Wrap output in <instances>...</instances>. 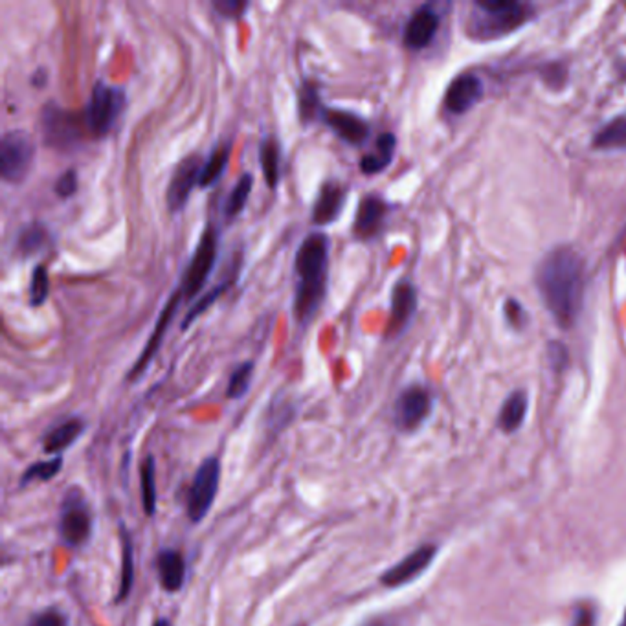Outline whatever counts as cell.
Instances as JSON below:
<instances>
[{"mask_svg": "<svg viewBox=\"0 0 626 626\" xmlns=\"http://www.w3.org/2000/svg\"><path fill=\"white\" fill-rule=\"evenodd\" d=\"M540 296L561 327H571L582 307L584 261L570 247L551 250L537 270Z\"/></svg>", "mask_w": 626, "mask_h": 626, "instance_id": "6da1fadb", "label": "cell"}, {"mask_svg": "<svg viewBox=\"0 0 626 626\" xmlns=\"http://www.w3.org/2000/svg\"><path fill=\"white\" fill-rule=\"evenodd\" d=\"M533 17V8L512 0H476L467 21V33L476 41H495Z\"/></svg>", "mask_w": 626, "mask_h": 626, "instance_id": "7a4b0ae2", "label": "cell"}, {"mask_svg": "<svg viewBox=\"0 0 626 626\" xmlns=\"http://www.w3.org/2000/svg\"><path fill=\"white\" fill-rule=\"evenodd\" d=\"M127 96L125 90L109 83L97 81L92 89V94L87 101L83 118L90 136L101 138L106 136L120 118L125 109Z\"/></svg>", "mask_w": 626, "mask_h": 626, "instance_id": "3957f363", "label": "cell"}, {"mask_svg": "<svg viewBox=\"0 0 626 626\" xmlns=\"http://www.w3.org/2000/svg\"><path fill=\"white\" fill-rule=\"evenodd\" d=\"M36 158V144L24 131H8L0 142V173L6 182H22Z\"/></svg>", "mask_w": 626, "mask_h": 626, "instance_id": "277c9868", "label": "cell"}, {"mask_svg": "<svg viewBox=\"0 0 626 626\" xmlns=\"http://www.w3.org/2000/svg\"><path fill=\"white\" fill-rule=\"evenodd\" d=\"M217 259V232L214 226H206L200 235L199 245L193 252V258L182 275V283L179 287L184 300H193L204 287L210 277Z\"/></svg>", "mask_w": 626, "mask_h": 626, "instance_id": "5b68a950", "label": "cell"}, {"mask_svg": "<svg viewBox=\"0 0 626 626\" xmlns=\"http://www.w3.org/2000/svg\"><path fill=\"white\" fill-rule=\"evenodd\" d=\"M221 481V463L217 458H207L200 463L199 470L195 472L193 483L188 493V518L193 524H199L210 512Z\"/></svg>", "mask_w": 626, "mask_h": 626, "instance_id": "8992f818", "label": "cell"}, {"mask_svg": "<svg viewBox=\"0 0 626 626\" xmlns=\"http://www.w3.org/2000/svg\"><path fill=\"white\" fill-rule=\"evenodd\" d=\"M43 131L47 142L55 149H72L85 134H90L83 113L63 111L55 106L43 111Z\"/></svg>", "mask_w": 626, "mask_h": 626, "instance_id": "52a82bcc", "label": "cell"}, {"mask_svg": "<svg viewBox=\"0 0 626 626\" xmlns=\"http://www.w3.org/2000/svg\"><path fill=\"white\" fill-rule=\"evenodd\" d=\"M327 263H329V239L326 233H310L300 245L294 268L300 283H327Z\"/></svg>", "mask_w": 626, "mask_h": 626, "instance_id": "ba28073f", "label": "cell"}, {"mask_svg": "<svg viewBox=\"0 0 626 626\" xmlns=\"http://www.w3.org/2000/svg\"><path fill=\"white\" fill-rule=\"evenodd\" d=\"M202 165H204V160L199 155H188L179 162L175 171H173V177L167 186L169 212L177 214L184 210V206L191 195V190L199 186Z\"/></svg>", "mask_w": 626, "mask_h": 626, "instance_id": "9c48e42d", "label": "cell"}, {"mask_svg": "<svg viewBox=\"0 0 626 626\" xmlns=\"http://www.w3.org/2000/svg\"><path fill=\"white\" fill-rule=\"evenodd\" d=\"M92 531V518L87 503L78 496L71 495L63 503L61 520H59V533L61 538L72 547L83 546Z\"/></svg>", "mask_w": 626, "mask_h": 626, "instance_id": "30bf717a", "label": "cell"}, {"mask_svg": "<svg viewBox=\"0 0 626 626\" xmlns=\"http://www.w3.org/2000/svg\"><path fill=\"white\" fill-rule=\"evenodd\" d=\"M432 408L430 393L421 386H411L401 393L395 404V425L404 430L411 432L417 427H421L423 421L428 417Z\"/></svg>", "mask_w": 626, "mask_h": 626, "instance_id": "8fae6325", "label": "cell"}, {"mask_svg": "<svg viewBox=\"0 0 626 626\" xmlns=\"http://www.w3.org/2000/svg\"><path fill=\"white\" fill-rule=\"evenodd\" d=\"M182 300H184V298H182V294H181L179 289L171 294V298L167 300L165 307H164L162 312H160L158 322H156V326H155V329H153V333H151V338L148 340V343H146V347H144L142 355L138 357V360L134 362V366L131 368V371H129V375H127L129 380L138 378V376H140V375L148 369V366L151 364V360H153L155 355L158 353L160 343H162V340H164V334H165V331H167V327H169L173 317H175V312H177V309H179V303H181Z\"/></svg>", "mask_w": 626, "mask_h": 626, "instance_id": "7c38bea8", "label": "cell"}, {"mask_svg": "<svg viewBox=\"0 0 626 626\" xmlns=\"http://www.w3.org/2000/svg\"><path fill=\"white\" fill-rule=\"evenodd\" d=\"M437 549L434 546H421L413 553H410L406 559L397 563L393 568H390L385 575L380 577V582L388 588H399L413 579L419 577L434 561Z\"/></svg>", "mask_w": 626, "mask_h": 626, "instance_id": "4fadbf2b", "label": "cell"}, {"mask_svg": "<svg viewBox=\"0 0 626 626\" xmlns=\"http://www.w3.org/2000/svg\"><path fill=\"white\" fill-rule=\"evenodd\" d=\"M439 28V13L430 4L417 8L404 26V45L410 50L427 48Z\"/></svg>", "mask_w": 626, "mask_h": 626, "instance_id": "5bb4252c", "label": "cell"}, {"mask_svg": "<svg viewBox=\"0 0 626 626\" xmlns=\"http://www.w3.org/2000/svg\"><path fill=\"white\" fill-rule=\"evenodd\" d=\"M388 202L380 199L378 195H366L359 202L357 217L353 223V233L357 239L368 241L373 239L385 224V219L388 216Z\"/></svg>", "mask_w": 626, "mask_h": 626, "instance_id": "9a60e30c", "label": "cell"}, {"mask_svg": "<svg viewBox=\"0 0 626 626\" xmlns=\"http://www.w3.org/2000/svg\"><path fill=\"white\" fill-rule=\"evenodd\" d=\"M483 96V83L474 74H461L452 81L444 94V107L452 114L470 111Z\"/></svg>", "mask_w": 626, "mask_h": 626, "instance_id": "2e32d148", "label": "cell"}, {"mask_svg": "<svg viewBox=\"0 0 626 626\" xmlns=\"http://www.w3.org/2000/svg\"><path fill=\"white\" fill-rule=\"evenodd\" d=\"M322 120L334 131L336 136L351 146H362L369 136V123L350 111L326 107Z\"/></svg>", "mask_w": 626, "mask_h": 626, "instance_id": "e0dca14e", "label": "cell"}, {"mask_svg": "<svg viewBox=\"0 0 626 626\" xmlns=\"http://www.w3.org/2000/svg\"><path fill=\"white\" fill-rule=\"evenodd\" d=\"M343 204H345V188L336 181L324 182L315 200V206H312V214H310L312 223L318 226L333 224L342 214Z\"/></svg>", "mask_w": 626, "mask_h": 626, "instance_id": "ac0fdd59", "label": "cell"}, {"mask_svg": "<svg viewBox=\"0 0 626 626\" xmlns=\"http://www.w3.org/2000/svg\"><path fill=\"white\" fill-rule=\"evenodd\" d=\"M415 309H417L415 287L410 282L397 283L393 289V294H392V312H390V322H388V331H386L388 338L397 336L406 329L408 322L413 317Z\"/></svg>", "mask_w": 626, "mask_h": 626, "instance_id": "d6986e66", "label": "cell"}, {"mask_svg": "<svg viewBox=\"0 0 626 626\" xmlns=\"http://www.w3.org/2000/svg\"><path fill=\"white\" fill-rule=\"evenodd\" d=\"M158 577L160 584L169 594H175L184 584L186 579V563L182 554L175 549H164L158 553Z\"/></svg>", "mask_w": 626, "mask_h": 626, "instance_id": "ffe728a7", "label": "cell"}, {"mask_svg": "<svg viewBox=\"0 0 626 626\" xmlns=\"http://www.w3.org/2000/svg\"><path fill=\"white\" fill-rule=\"evenodd\" d=\"M395 148H397V138L392 132H382L376 138L375 149L360 158V171L368 177L385 171L393 160Z\"/></svg>", "mask_w": 626, "mask_h": 626, "instance_id": "44dd1931", "label": "cell"}, {"mask_svg": "<svg viewBox=\"0 0 626 626\" xmlns=\"http://www.w3.org/2000/svg\"><path fill=\"white\" fill-rule=\"evenodd\" d=\"M85 430V423L81 419H68L66 423L55 427L45 439V450L48 454H59L71 444H74Z\"/></svg>", "mask_w": 626, "mask_h": 626, "instance_id": "7402d4cb", "label": "cell"}, {"mask_svg": "<svg viewBox=\"0 0 626 626\" xmlns=\"http://www.w3.org/2000/svg\"><path fill=\"white\" fill-rule=\"evenodd\" d=\"M230 153H232V146L230 144H219L210 153V156L204 160L199 188H210L216 182H219V179L224 175V171L228 167Z\"/></svg>", "mask_w": 626, "mask_h": 626, "instance_id": "603a6c76", "label": "cell"}, {"mask_svg": "<svg viewBox=\"0 0 626 626\" xmlns=\"http://www.w3.org/2000/svg\"><path fill=\"white\" fill-rule=\"evenodd\" d=\"M120 538H122V580L116 601L122 603L129 597L131 589L134 586V544L131 533L122 526L120 528Z\"/></svg>", "mask_w": 626, "mask_h": 626, "instance_id": "cb8c5ba5", "label": "cell"}, {"mask_svg": "<svg viewBox=\"0 0 626 626\" xmlns=\"http://www.w3.org/2000/svg\"><path fill=\"white\" fill-rule=\"evenodd\" d=\"M239 266H241V263L237 261V263H232V270H230V274L224 277V282L223 283H219L217 287H214L210 292H207V294H204L191 309H190V312H188V315H186V318H184V322H182V329H188L190 327V324L197 318V317H200L202 315V312L204 310H207V307H212L233 283H237V275H239Z\"/></svg>", "mask_w": 626, "mask_h": 626, "instance_id": "d4e9b609", "label": "cell"}, {"mask_svg": "<svg viewBox=\"0 0 626 626\" xmlns=\"http://www.w3.org/2000/svg\"><path fill=\"white\" fill-rule=\"evenodd\" d=\"M324 109L318 87L312 81H305L298 90V114L301 123H312L318 118L322 120Z\"/></svg>", "mask_w": 626, "mask_h": 626, "instance_id": "484cf974", "label": "cell"}, {"mask_svg": "<svg viewBox=\"0 0 626 626\" xmlns=\"http://www.w3.org/2000/svg\"><path fill=\"white\" fill-rule=\"evenodd\" d=\"M528 413V395L524 392H514L507 397L500 411V428L503 432H514L524 423Z\"/></svg>", "mask_w": 626, "mask_h": 626, "instance_id": "4316f807", "label": "cell"}, {"mask_svg": "<svg viewBox=\"0 0 626 626\" xmlns=\"http://www.w3.org/2000/svg\"><path fill=\"white\" fill-rule=\"evenodd\" d=\"M259 162L268 188L275 190L280 184V146H277L275 138H265L259 148Z\"/></svg>", "mask_w": 626, "mask_h": 626, "instance_id": "83f0119b", "label": "cell"}, {"mask_svg": "<svg viewBox=\"0 0 626 626\" xmlns=\"http://www.w3.org/2000/svg\"><path fill=\"white\" fill-rule=\"evenodd\" d=\"M48 239H50V233H48V230H47L43 224H39V223L28 224V226L19 233L17 250H19L22 256L38 254V252H41V250L47 247Z\"/></svg>", "mask_w": 626, "mask_h": 626, "instance_id": "f1b7e54d", "label": "cell"}, {"mask_svg": "<svg viewBox=\"0 0 626 626\" xmlns=\"http://www.w3.org/2000/svg\"><path fill=\"white\" fill-rule=\"evenodd\" d=\"M254 188V177H252V173H245L242 175L237 184L233 186L232 193L228 195L226 199V206H224V216L226 219H233L237 217L242 210H245V206H247V200L250 197V191Z\"/></svg>", "mask_w": 626, "mask_h": 626, "instance_id": "f546056e", "label": "cell"}, {"mask_svg": "<svg viewBox=\"0 0 626 626\" xmlns=\"http://www.w3.org/2000/svg\"><path fill=\"white\" fill-rule=\"evenodd\" d=\"M140 491L142 505L148 516L156 512V481H155V458L148 456L140 470Z\"/></svg>", "mask_w": 626, "mask_h": 626, "instance_id": "4dcf8cb0", "label": "cell"}, {"mask_svg": "<svg viewBox=\"0 0 626 626\" xmlns=\"http://www.w3.org/2000/svg\"><path fill=\"white\" fill-rule=\"evenodd\" d=\"M594 146L597 149L626 148V118H619L603 127L594 138Z\"/></svg>", "mask_w": 626, "mask_h": 626, "instance_id": "1f68e13d", "label": "cell"}, {"mask_svg": "<svg viewBox=\"0 0 626 626\" xmlns=\"http://www.w3.org/2000/svg\"><path fill=\"white\" fill-rule=\"evenodd\" d=\"M50 292V275L48 268L45 265H38L31 272V283H30V305L41 307L48 300Z\"/></svg>", "mask_w": 626, "mask_h": 626, "instance_id": "d6a6232c", "label": "cell"}, {"mask_svg": "<svg viewBox=\"0 0 626 626\" xmlns=\"http://www.w3.org/2000/svg\"><path fill=\"white\" fill-rule=\"evenodd\" d=\"M252 373H254V362H245V364H241L239 368H235V371L232 373L230 382H228L226 395L230 399H241L242 395H245L250 388Z\"/></svg>", "mask_w": 626, "mask_h": 626, "instance_id": "836d02e7", "label": "cell"}, {"mask_svg": "<svg viewBox=\"0 0 626 626\" xmlns=\"http://www.w3.org/2000/svg\"><path fill=\"white\" fill-rule=\"evenodd\" d=\"M61 467H63L61 456L54 458L52 461H38L36 465H31L22 474L21 485H26V483H31V481H48L61 470Z\"/></svg>", "mask_w": 626, "mask_h": 626, "instance_id": "e575fe53", "label": "cell"}, {"mask_svg": "<svg viewBox=\"0 0 626 626\" xmlns=\"http://www.w3.org/2000/svg\"><path fill=\"white\" fill-rule=\"evenodd\" d=\"M212 6L224 19H239L247 12L249 3L245 0H214Z\"/></svg>", "mask_w": 626, "mask_h": 626, "instance_id": "d590c367", "label": "cell"}, {"mask_svg": "<svg viewBox=\"0 0 626 626\" xmlns=\"http://www.w3.org/2000/svg\"><path fill=\"white\" fill-rule=\"evenodd\" d=\"M78 191V173L76 169H66L55 182V193L61 199H68Z\"/></svg>", "mask_w": 626, "mask_h": 626, "instance_id": "8d00e7d4", "label": "cell"}, {"mask_svg": "<svg viewBox=\"0 0 626 626\" xmlns=\"http://www.w3.org/2000/svg\"><path fill=\"white\" fill-rule=\"evenodd\" d=\"M28 626H68V621L59 610H45L38 615H33Z\"/></svg>", "mask_w": 626, "mask_h": 626, "instance_id": "74e56055", "label": "cell"}, {"mask_svg": "<svg viewBox=\"0 0 626 626\" xmlns=\"http://www.w3.org/2000/svg\"><path fill=\"white\" fill-rule=\"evenodd\" d=\"M505 315H507V318H509V322H511L512 326H516V327L524 326V315H526L524 307H520L514 300H509V301H507V305H505Z\"/></svg>", "mask_w": 626, "mask_h": 626, "instance_id": "f35d334b", "label": "cell"}, {"mask_svg": "<svg viewBox=\"0 0 626 626\" xmlns=\"http://www.w3.org/2000/svg\"><path fill=\"white\" fill-rule=\"evenodd\" d=\"M573 626H596V613L591 608H579Z\"/></svg>", "mask_w": 626, "mask_h": 626, "instance_id": "ab89813d", "label": "cell"}, {"mask_svg": "<svg viewBox=\"0 0 626 626\" xmlns=\"http://www.w3.org/2000/svg\"><path fill=\"white\" fill-rule=\"evenodd\" d=\"M551 359H553V366L556 369H561L566 366V360H568V351L564 350V347H561V351H553L551 353Z\"/></svg>", "mask_w": 626, "mask_h": 626, "instance_id": "60d3db41", "label": "cell"}, {"mask_svg": "<svg viewBox=\"0 0 626 626\" xmlns=\"http://www.w3.org/2000/svg\"><path fill=\"white\" fill-rule=\"evenodd\" d=\"M31 83L36 85V87H43L47 83V71H43V68H41V71H38L36 74H33Z\"/></svg>", "mask_w": 626, "mask_h": 626, "instance_id": "b9f144b4", "label": "cell"}, {"mask_svg": "<svg viewBox=\"0 0 626 626\" xmlns=\"http://www.w3.org/2000/svg\"><path fill=\"white\" fill-rule=\"evenodd\" d=\"M621 626H626V610H624V617H622V621H621Z\"/></svg>", "mask_w": 626, "mask_h": 626, "instance_id": "7bdbcfd3", "label": "cell"}]
</instances>
